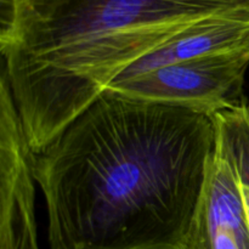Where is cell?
I'll use <instances>...</instances> for the list:
<instances>
[{
  "label": "cell",
  "instance_id": "6da1fadb",
  "mask_svg": "<svg viewBox=\"0 0 249 249\" xmlns=\"http://www.w3.org/2000/svg\"><path fill=\"white\" fill-rule=\"evenodd\" d=\"M214 152L211 116L107 88L36 156L50 249H180Z\"/></svg>",
  "mask_w": 249,
  "mask_h": 249
},
{
  "label": "cell",
  "instance_id": "7a4b0ae2",
  "mask_svg": "<svg viewBox=\"0 0 249 249\" xmlns=\"http://www.w3.org/2000/svg\"><path fill=\"white\" fill-rule=\"evenodd\" d=\"M249 0H43L1 5L2 71L36 155L114 80L190 27Z\"/></svg>",
  "mask_w": 249,
  "mask_h": 249
},
{
  "label": "cell",
  "instance_id": "3957f363",
  "mask_svg": "<svg viewBox=\"0 0 249 249\" xmlns=\"http://www.w3.org/2000/svg\"><path fill=\"white\" fill-rule=\"evenodd\" d=\"M249 50L213 53L118 80L109 89L213 116L247 105L243 94Z\"/></svg>",
  "mask_w": 249,
  "mask_h": 249
},
{
  "label": "cell",
  "instance_id": "277c9868",
  "mask_svg": "<svg viewBox=\"0 0 249 249\" xmlns=\"http://www.w3.org/2000/svg\"><path fill=\"white\" fill-rule=\"evenodd\" d=\"M36 153L29 145L6 75L0 83V249H39Z\"/></svg>",
  "mask_w": 249,
  "mask_h": 249
},
{
  "label": "cell",
  "instance_id": "5b68a950",
  "mask_svg": "<svg viewBox=\"0 0 249 249\" xmlns=\"http://www.w3.org/2000/svg\"><path fill=\"white\" fill-rule=\"evenodd\" d=\"M180 249H249L242 187L231 168L215 152Z\"/></svg>",
  "mask_w": 249,
  "mask_h": 249
},
{
  "label": "cell",
  "instance_id": "8992f818",
  "mask_svg": "<svg viewBox=\"0 0 249 249\" xmlns=\"http://www.w3.org/2000/svg\"><path fill=\"white\" fill-rule=\"evenodd\" d=\"M236 50H249V11L213 17L190 27L140 58L114 82L182 61Z\"/></svg>",
  "mask_w": 249,
  "mask_h": 249
},
{
  "label": "cell",
  "instance_id": "52a82bcc",
  "mask_svg": "<svg viewBox=\"0 0 249 249\" xmlns=\"http://www.w3.org/2000/svg\"><path fill=\"white\" fill-rule=\"evenodd\" d=\"M215 130V155L224 160L241 185L249 189L248 104L212 116Z\"/></svg>",
  "mask_w": 249,
  "mask_h": 249
},
{
  "label": "cell",
  "instance_id": "ba28073f",
  "mask_svg": "<svg viewBox=\"0 0 249 249\" xmlns=\"http://www.w3.org/2000/svg\"><path fill=\"white\" fill-rule=\"evenodd\" d=\"M242 187V195H243V202H245V208H246V214H247V220H248V226H249V189L248 187L243 186Z\"/></svg>",
  "mask_w": 249,
  "mask_h": 249
},
{
  "label": "cell",
  "instance_id": "9c48e42d",
  "mask_svg": "<svg viewBox=\"0 0 249 249\" xmlns=\"http://www.w3.org/2000/svg\"><path fill=\"white\" fill-rule=\"evenodd\" d=\"M43 1V0H1V5H18V4H28V2Z\"/></svg>",
  "mask_w": 249,
  "mask_h": 249
},
{
  "label": "cell",
  "instance_id": "30bf717a",
  "mask_svg": "<svg viewBox=\"0 0 249 249\" xmlns=\"http://www.w3.org/2000/svg\"><path fill=\"white\" fill-rule=\"evenodd\" d=\"M248 111H249V105H248Z\"/></svg>",
  "mask_w": 249,
  "mask_h": 249
}]
</instances>
